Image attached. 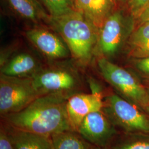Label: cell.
<instances>
[{"label": "cell", "mask_w": 149, "mask_h": 149, "mask_svg": "<svg viewBox=\"0 0 149 149\" xmlns=\"http://www.w3.org/2000/svg\"><path fill=\"white\" fill-rule=\"evenodd\" d=\"M91 149H103V148H102V147H98V146H97V147H95V148H92Z\"/></svg>", "instance_id": "cb8c5ba5"}, {"label": "cell", "mask_w": 149, "mask_h": 149, "mask_svg": "<svg viewBox=\"0 0 149 149\" xmlns=\"http://www.w3.org/2000/svg\"><path fill=\"white\" fill-rule=\"evenodd\" d=\"M133 64L134 69L140 76L149 81V56L134 59Z\"/></svg>", "instance_id": "ffe728a7"}, {"label": "cell", "mask_w": 149, "mask_h": 149, "mask_svg": "<svg viewBox=\"0 0 149 149\" xmlns=\"http://www.w3.org/2000/svg\"><path fill=\"white\" fill-rule=\"evenodd\" d=\"M128 138L116 149H149V134H129Z\"/></svg>", "instance_id": "ac0fdd59"}, {"label": "cell", "mask_w": 149, "mask_h": 149, "mask_svg": "<svg viewBox=\"0 0 149 149\" xmlns=\"http://www.w3.org/2000/svg\"><path fill=\"white\" fill-rule=\"evenodd\" d=\"M27 38L49 58H65L69 50L58 36L43 28H33L26 32Z\"/></svg>", "instance_id": "30bf717a"}, {"label": "cell", "mask_w": 149, "mask_h": 149, "mask_svg": "<svg viewBox=\"0 0 149 149\" xmlns=\"http://www.w3.org/2000/svg\"><path fill=\"white\" fill-rule=\"evenodd\" d=\"M104 106L101 91L90 94H77L68 98L66 111L73 131L77 132L81 123L91 113L102 111Z\"/></svg>", "instance_id": "9c48e42d"}, {"label": "cell", "mask_w": 149, "mask_h": 149, "mask_svg": "<svg viewBox=\"0 0 149 149\" xmlns=\"http://www.w3.org/2000/svg\"><path fill=\"white\" fill-rule=\"evenodd\" d=\"M146 89H147V91H148V97H149V87H146Z\"/></svg>", "instance_id": "d4e9b609"}, {"label": "cell", "mask_w": 149, "mask_h": 149, "mask_svg": "<svg viewBox=\"0 0 149 149\" xmlns=\"http://www.w3.org/2000/svg\"><path fill=\"white\" fill-rule=\"evenodd\" d=\"M37 61L32 55L20 53L1 66V74L14 77H31L38 71Z\"/></svg>", "instance_id": "4fadbf2b"}, {"label": "cell", "mask_w": 149, "mask_h": 149, "mask_svg": "<svg viewBox=\"0 0 149 149\" xmlns=\"http://www.w3.org/2000/svg\"><path fill=\"white\" fill-rule=\"evenodd\" d=\"M128 40V55L134 59L149 56V22L140 23Z\"/></svg>", "instance_id": "9a60e30c"}, {"label": "cell", "mask_w": 149, "mask_h": 149, "mask_svg": "<svg viewBox=\"0 0 149 149\" xmlns=\"http://www.w3.org/2000/svg\"><path fill=\"white\" fill-rule=\"evenodd\" d=\"M31 77L34 85L43 96L49 93H64L74 88L77 81L68 70L61 69L38 70Z\"/></svg>", "instance_id": "52a82bcc"}, {"label": "cell", "mask_w": 149, "mask_h": 149, "mask_svg": "<svg viewBox=\"0 0 149 149\" xmlns=\"http://www.w3.org/2000/svg\"><path fill=\"white\" fill-rule=\"evenodd\" d=\"M52 17H60L76 11L71 0H40Z\"/></svg>", "instance_id": "e0dca14e"}, {"label": "cell", "mask_w": 149, "mask_h": 149, "mask_svg": "<svg viewBox=\"0 0 149 149\" xmlns=\"http://www.w3.org/2000/svg\"><path fill=\"white\" fill-rule=\"evenodd\" d=\"M0 149H14L7 130L2 127L0 132Z\"/></svg>", "instance_id": "44dd1931"}, {"label": "cell", "mask_w": 149, "mask_h": 149, "mask_svg": "<svg viewBox=\"0 0 149 149\" xmlns=\"http://www.w3.org/2000/svg\"><path fill=\"white\" fill-rule=\"evenodd\" d=\"M144 111L149 114V106L146 107L144 108Z\"/></svg>", "instance_id": "603a6c76"}, {"label": "cell", "mask_w": 149, "mask_h": 149, "mask_svg": "<svg viewBox=\"0 0 149 149\" xmlns=\"http://www.w3.org/2000/svg\"><path fill=\"white\" fill-rule=\"evenodd\" d=\"M98 66L104 80L114 87L124 99L143 109L149 106L146 87L135 74L105 58L98 60Z\"/></svg>", "instance_id": "277c9868"}, {"label": "cell", "mask_w": 149, "mask_h": 149, "mask_svg": "<svg viewBox=\"0 0 149 149\" xmlns=\"http://www.w3.org/2000/svg\"><path fill=\"white\" fill-rule=\"evenodd\" d=\"M48 23L60 34L75 60L82 65L90 63L100 31L92 22L76 10L64 16H50Z\"/></svg>", "instance_id": "7a4b0ae2"}, {"label": "cell", "mask_w": 149, "mask_h": 149, "mask_svg": "<svg viewBox=\"0 0 149 149\" xmlns=\"http://www.w3.org/2000/svg\"><path fill=\"white\" fill-rule=\"evenodd\" d=\"M116 0H76L77 9L99 29L113 12Z\"/></svg>", "instance_id": "8fae6325"}, {"label": "cell", "mask_w": 149, "mask_h": 149, "mask_svg": "<svg viewBox=\"0 0 149 149\" xmlns=\"http://www.w3.org/2000/svg\"><path fill=\"white\" fill-rule=\"evenodd\" d=\"M137 19L140 23L149 22V5L144 9Z\"/></svg>", "instance_id": "7402d4cb"}, {"label": "cell", "mask_w": 149, "mask_h": 149, "mask_svg": "<svg viewBox=\"0 0 149 149\" xmlns=\"http://www.w3.org/2000/svg\"><path fill=\"white\" fill-rule=\"evenodd\" d=\"M102 111L114 125L129 134H149V114L116 94L108 96Z\"/></svg>", "instance_id": "5b68a950"}, {"label": "cell", "mask_w": 149, "mask_h": 149, "mask_svg": "<svg viewBox=\"0 0 149 149\" xmlns=\"http://www.w3.org/2000/svg\"><path fill=\"white\" fill-rule=\"evenodd\" d=\"M119 1H127V0H119Z\"/></svg>", "instance_id": "4316f807"}, {"label": "cell", "mask_w": 149, "mask_h": 149, "mask_svg": "<svg viewBox=\"0 0 149 149\" xmlns=\"http://www.w3.org/2000/svg\"><path fill=\"white\" fill-rule=\"evenodd\" d=\"M42 95L31 77H14L1 74L0 113L3 117L19 112Z\"/></svg>", "instance_id": "8992f818"}, {"label": "cell", "mask_w": 149, "mask_h": 149, "mask_svg": "<svg viewBox=\"0 0 149 149\" xmlns=\"http://www.w3.org/2000/svg\"><path fill=\"white\" fill-rule=\"evenodd\" d=\"M149 5V0H128V6L130 14L138 19L144 9Z\"/></svg>", "instance_id": "d6986e66"}, {"label": "cell", "mask_w": 149, "mask_h": 149, "mask_svg": "<svg viewBox=\"0 0 149 149\" xmlns=\"http://www.w3.org/2000/svg\"><path fill=\"white\" fill-rule=\"evenodd\" d=\"M77 132L87 141L103 147L116 133L114 125L102 111L91 113L81 123Z\"/></svg>", "instance_id": "ba28073f"}, {"label": "cell", "mask_w": 149, "mask_h": 149, "mask_svg": "<svg viewBox=\"0 0 149 149\" xmlns=\"http://www.w3.org/2000/svg\"><path fill=\"white\" fill-rule=\"evenodd\" d=\"M11 10L22 18L37 23H48L50 15L37 0H5Z\"/></svg>", "instance_id": "5bb4252c"}, {"label": "cell", "mask_w": 149, "mask_h": 149, "mask_svg": "<svg viewBox=\"0 0 149 149\" xmlns=\"http://www.w3.org/2000/svg\"><path fill=\"white\" fill-rule=\"evenodd\" d=\"M10 127L7 130L14 149H53L49 136Z\"/></svg>", "instance_id": "7c38bea8"}, {"label": "cell", "mask_w": 149, "mask_h": 149, "mask_svg": "<svg viewBox=\"0 0 149 149\" xmlns=\"http://www.w3.org/2000/svg\"><path fill=\"white\" fill-rule=\"evenodd\" d=\"M73 131H65L50 136L53 149H91L92 147L82 136Z\"/></svg>", "instance_id": "2e32d148"}, {"label": "cell", "mask_w": 149, "mask_h": 149, "mask_svg": "<svg viewBox=\"0 0 149 149\" xmlns=\"http://www.w3.org/2000/svg\"><path fill=\"white\" fill-rule=\"evenodd\" d=\"M71 1L74 3V1H75V0H71Z\"/></svg>", "instance_id": "484cf974"}, {"label": "cell", "mask_w": 149, "mask_h": 149, "mask_svg": "<svg viewBox=\"0 0 149 149\" xmlns=\"http://www.w3.org/2000/svg\"><path fill=\"white\" fill-rule=\"evenodd\" d=\"M68 99L64 93H49L38 97L19 112L3 116L13 128L50 137L73 131L66 111Z\"/></svg>", "instance_id": "6da1fadb"}, {"label": "cell", "mask_w": 149, "mask_h": 149, "mask_svg": "<svg viewBox=\"0 0 149 149\" xmlns=\"http://www.w3.org/2000/svg\"><path fill=\"white\" fill-rule=\"evenodd\" d=\"M135 18L122 11L113 12L100 29L96 50L101 58L116 56L127 45L135 28Z\"/></svg>", "instance_id": "3957f363"}]
</instances>
